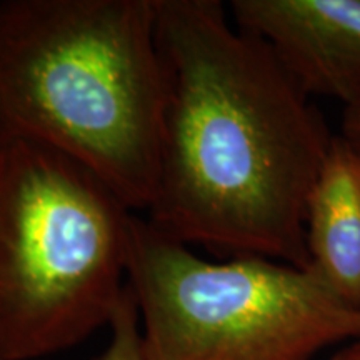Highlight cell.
<instances>
[{
    "label": "cell",
    "mask_w": 360,
    "mask_h": 360,
    "mask_svg": "<svg viewBox=\"0 0 360 360\" xmlns=\"http://www.w3.org/2000/svg\"><path fill=\"white\" fill-rule=\"evenodd\" d=\"M309 269L345 307L360 312V154L332 137L307 200Z\"/></svg>",
    "instance_id": "8992f818"
},
{
    "label": "cell",
    "mask_w": 360,
    "mask_h": 360,
    "mask_svg": "<svg viewBox=\"0 0 360 360\" xmlns=\"http://www.w3.org/2000/svg\"><path fill=\"white\" fill-rule=\"evenodd\" d=\"M127 283L148 360H312L360 339V312L310 270L254 255L210 262L135 214Z\"/></svg>",
    "instance_id": "277c9868"
},
{
    "label": "cell",
    "mask_w": 360,
    "mask_h": 360,
    "mask_svg": "<svg viewBox=\"0 0 360 360\" xmlns=\"http://www.w3.org/2000/svg\"><path fill=\"white\" fill-rule=\"evenodd\" d=\"M340 137H344L360 154V98L350 103V105L344 107L340 122Z\"/></svg>",
    "instance_id": "ba28073f"
},
{
    "label": "cell",
    "mask_w": 360,
    "mask_h": 360,
    "mask_svg": "<svg viewBox=\"0 0 360 360\" xmlns=\"http://www.w3.org/2000/svg\"><path fill=\"white\" fill-rule=\"evenodd\" d=\"M330 360H360V339H355L352 344L337 352Z\"/></svg>",
    "instance_id": "9c48e42d"
},
{
    "label": "cell",
    "mask_w": 360,
    "mask_h": 360,
    "mask_svg": "<svg viewBox=\"0 0 360 360\" xmlns=\"http://www.w3.org/2000/svg\"><path fill=\"white\" fill-rule=\"evenodd\" d=\"M165 80L147 222L220 257L309 269L307 200L332 137L270 45L219 0H155Z\"/></svg>",
    "instance_id": "6da1fadb"
},
{
    "label": "cell",
    "mask_w": 360,
    "mask_h": 360,
    "mask_svg": "<svg viewBox=\"0 0 360 360\" xmlns=\"http://www.w3.org/2000/svg\"><path fill=\"white\" fill-rule=\"evenodd\" d=\"M0 360H4V359H0Z\"/></svg>",
    "instance_id": "30bf717a"
},
{
    "label": "cell",
    "mask_w": 360,
    "mask_h": 360,
    "mask_svg": "<svg viewBox=\"0 0 360 360\" xmlns=\"http://www.w3.org/2000/svg\"><path fill=\"white\" fill-rule=\"evenodd\" d=\"M238 29L265 40L309 98H360V0H233Z\"/></svg>",
    "instance_id": "5b68a950"
},
{
    "label": "cell",
    "mask_w": 360,
    "mask_h": 360,
    "mask_svg": "<svg viewBox=\"0 0 360 360\" xmlns=\"http://www.w3.org/2000/svg\"><path fill=\"white\" fill-rule=\"evenodd\" d=\"M164 98L155 0L0 2V141L56 148L147 212Z\"/></svg>",
    "instance_id": "7a4b0ae2"
},
{
    "label": "cell",
    "mask_w": 360,
    "mask_h": 360,
    "mask_svg": "<svg viewBox=\"0 0 360 360\" xmlns=\"http://www.w3.org/2000/svg\"><path fill=\"white\" fill-rule=\"evenodd\" d=\"M132 215L79 160L0 141V359L49 357L110 326Z\"/></svg>",
    "instance_id": "3957f363"
},
{
    "label": "cell",
    "mask_w": 360,
    "mask_h": 360,
    "mask_svg": "<svg viewBox=\"0 0 360 360\" xmlns=\"http://www.w3.org/2000/svg\"><path fill=\"white\" fill-rule=\"evenodd\" d=\"M110 340L105 350L94 360H148L143 345L141 315L129 283L110 322Z\"/></svg>",
    "instance_id": "52a82bcc"
}]
</instances>
